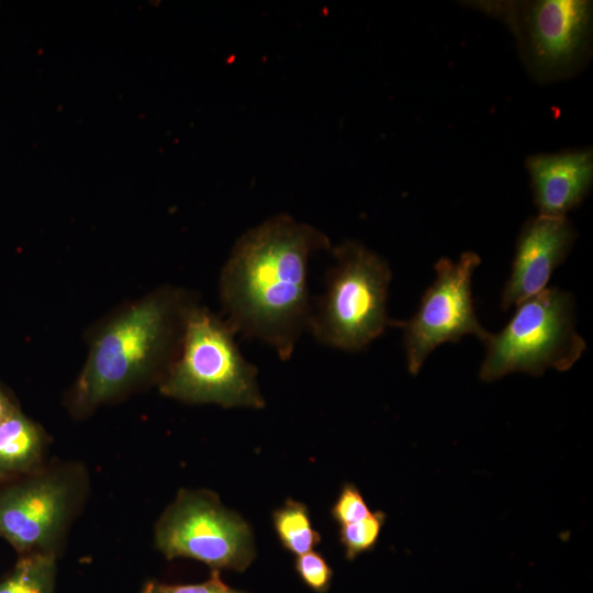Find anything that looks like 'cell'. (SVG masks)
I'll list each match as a JSON object with an SVG mask.
<instances>
[{"label": "cell", "mask_w": 593, "mask_h": 593, "mask_svg": "<svg viewBox=\"0 0 593 593\" xmlns=\"http://www.w3.org/2000/svg\"><path fill=\"white\" fill-rule=\"evenodd\" d=\"M327 249L331 242L322 231L289 214L273 215L246 231L219 281L224 318L235 333L264 342L280 359H290L312 310L310 258Z\"/></svg>", "instance_id": "1"}, {"label": "cell", "mask_w": 593, "mask_h": 593, "mask_svg": "<svg viewBox=\"0 0 593 593\" xmlns=\"http://www.w3.org/2000/svg\"><path fill=\"white\" fill-rule=\"evenodd\" d=\"M194 302L180 288L163 287L104 321L67 394L70 413L83 417L138 387L158 384L178 353L184 315Z\"/></svg>", "instance_id": "2"}, {"label": "cell", "mask_w": 593, "mask_h": 593, "mask_svg": "<svg viewBox=\"0 0 593 593\" xmlns=\"http://www.w3.org/2000/svg\"><path fill=\"white\" fill-rule=\"evenodd\" d=\"M235 335L224 317L194 302L178 353L158 382L160 393L190 404L262 409L257 368L242 355Z\"/></svg>", "instance_id": "3"}, {"label": "cell", "mask_w": 593, "mask_h": 593, "mask_svg": "<svg viewBox=\"0 0 593 593\" xmlns=\"http://www.w3.org/2000/svg\"><path fill=\"white\" fill-rule=\"evenodd\" d=\"M332 253L335 264L324 294L312 300L306 331L323 345L360 351L392 324L387 313L391 269L357 240H345Z\"/></svg>", "instance_id": "4"}, {"label": "cell", "mask_w": 593, "mask_h": 593, "mask_svg": "<svg viewBox=\"0 0 593 593\" xmlns=\"http://www.w3.org/2000/svg\"><path fill=\"white\" fill-rule=\"evenodd\" d=\"M512 318L484 340L479 377L495 381L512 372L541 376L548 368L569 370L586 349L575 329L570 292L551 288L522 301Z\"/></svg>", "instance_id": "5"}, {"label": "cell", "mask_w": 593, "mask_h": 593, "mask_svg": "<svg viewBox=\"0 0 593 593\" xmlns=\"http://www.w3.org/2000/svg\"><path fill=\"white\" fill-rule=\"evenodd\" d=\"M88 491V472L77 462H47L0 485V537L20 556H57Z\"/></svg>", "instance_id": "6"}, {"label": "cell", "mask_w": 593, "mask_h": 593, "mask_svg": "<svg viewBox=\"0 0 593 593\" xmlns=\"http://www.w3.org/2000/svg\"><path fill=\"white\" fill-rule=\"evenodd\" d=\"M167 558H192L214 570L244 571L255 557L249 525L205 490H180L154 529Z\"/></svg>", "instance_id": "7"}, {"label": "cell", "mask_w": 593, "mask_h": 593, "mask_svg": "<svg viewBox=\"0 0 593 593\" xmlns=\"http://www.w3.org/2000/svg\"><path fill=\"white\" fill-rule=\"evenodd\" d=\"M480 264L481 258L472 251L463 253L458 261L438 259L436 278L415 314L405 321L392 320L391 326L403 332L411 374H417L427 356L444 343L459 342L465 335L484 343L489 336L477 318L471 294L472 273Z\"/></svg>", "instance_id": "8"}, {"label": "cell", "mask_w": 593, "mask_h": 593, "mask_svg": "<svg viewBox=\"0 0 593 593\" xmlns=\"http://www.w3.org/2000/svg\"><path fill=\"white\" fill-rule=\"evenodd\" d=\"M516 32L527 65L544 79L579 65L589 45L592 4L583 0H541L493 4Z\"/></svg>", "instance_id": "9"}, {"label": "cell", "mask_w": 593, "mask_h": 593, "mask_svg": "<svg viewBox=\"0 0 593 593\" xmlns=\"http://www.w3.org/2000/svg\"><path fill=\"white\" fill-rule=\"evenodd\" d=\"M574 239L575 232L566 216L539 214L526 222L502 292L501 307L505 311L545 290L552 272L571 250Z\"/></svg>", "instance_id": "10"}, {"label": "cell", "mask_w": 593, "mask_h": 593, "mask_svg": "<svg viewBox=\"0 0 593 593\" xmlns=\"http://www.w3.org/2000/svg\"><path fill=\"white\" fill-rule=\"evenodd\" d=\"M526 165L541 215L566 216L590 190L593 155L589 149L535 155Z\"/></svg>", "instance_id": "11"}, {"label": "cell", "mask_w": 593, "mask_h": 593, "mask_svg": "<svg viewBox=\"0 0 593 593\" xmlns=\"http://www.w3.org/2000/svg\"><path fill=\"white\" fill-rule=\"evenodd\" d=\"M48 448V435L21 410L1 422L0 485L42 469Z\"/></svg>", "instance_id": "12"}, {"label": "cell", "mask_w": 593, "mask_h": 593, "mask_svg": "<svg viewBox=\"0 0 593 593\" xmlns=\"http://www.w3.org/2000/svg\"><path fill=\"white\" fill-rule=\"evenodd\" d=\"M273 528L281 545L291 553L300 556L312 551L321 541V535L312 527L307 506L287 500L272 515Z\"/></svg>", "instance_id": "13"}, {"label": "cell", "mask_w": 593, "mask_h": 593, "mask_svg": "<svg viewBox=\"0 0 593 593\" xmlns=\"http://www.w3.org/2000/svg\"><path fill=\"white\" fill-rule=\"evenodd\" d=\"M57 556H20L12 571L0 580V593H54Z\"/></svg>", "instance_id": "14"}, {"label": "cell", "mask_w": 593, "mask_h": 593, "mask_svg": "<svg viewBox=\"0 0 593 593\" xmlns=\"http://www.w3.org/2000/svg\"><path fill=\"white\" fill-rule=\"evenodd\" d=\"M385 518V513L374 511L361 521L339 526V541L348 560L374 548Z\"/></svg>", "instance_id": "15"}, {"label": "cell", "mask_w": 593, "mask_h": 593, "mask_svg": "<svg viewBox=\"0 0 593 593\" xmlns=\"http://www.w3.org/2000/svg\"><path fill=\"white\" fill-rule=\"evenodd\" d=\"M371 513L360 490L353 483L343 485L331 511L339 526L361 521Z\"/></svg>", "instance_id": "16"}, {"label": "cell", "mask_w": 593, "mask_h": 593, "mask_svg": "<svg viewBox=\"0 0 593 593\" xmlns=\"http://www.w3.org/2000/svg\"><path fill=\"white\" fill-rule=\"evenodd\" d=\"M295 570L301 580L314 591L325 592L331 584L333 571L324 557L316 551L298 556Z\"/></svg>", "instance_id": "17"}, {"label": "cell", "mask_w": 593, "mask_h": 593, "mask_svg": "<svg viewBox=\"0 0 593 593\" xmlns=\"http://www.w3.org/2000/svg\"><path fill=\"white\" fill-rule=\"evenodd\" d=\"M139 593H245L228 586L221 579L219 570H213L210 579L195 584H167L148 581Z\"/></svg>", "instance_id": "18"}, {"label": "cell", "mask_w": 593, "mask_h": 593, "mask_svg": "<svg viewBox=\"0 0 593 593\" xmlns=\"http://www.w3.org/2000/svg\"><path fill=\"white\" fill-rule=\"evenodd\" d=\"M20 410L12 395L0 384V423Z\"/></svg>", "instance_id": "19"}]
</instances>
